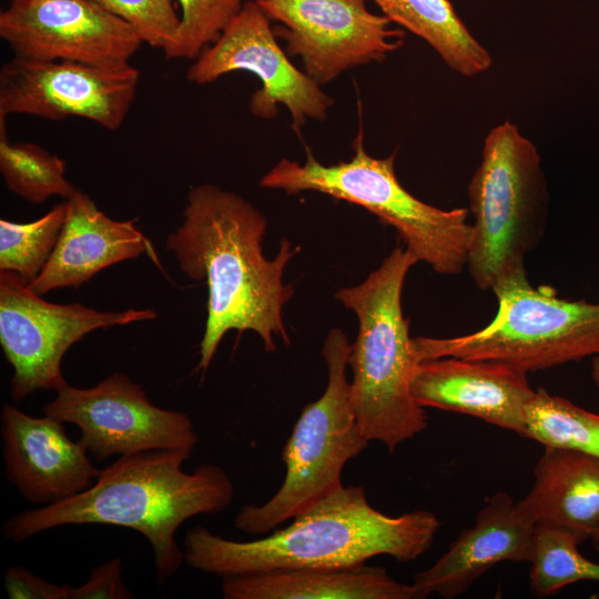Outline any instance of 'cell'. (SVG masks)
<instances>
[{"label": "cell", "mask_w": 599, "mask_h": 599, "mask_svg": "<svg viewBox=\"0 0 599 599\" xmlns=\"http://www.w3.org/2000/svg\"><path fill=\"white\" fill-rule=\"evenodd\" d=\"M293 519L252 541L194 527L185 534L184 562L222 579L276 569L355 567L379 555L408 562L430 548L440 526L427 510L389 516L375 509L363 486H343Z\"/></svg>", "instance_id": "obj_3"}, {"label": "cell", "mask_w": 599, "mask_h": 599, "mask_svg": "<svg viewBox=\"0 0 599 599\" xmlns=\"http://www.w3.org/2000/svg\"><path fill=\"white\" fill-rule=\"evenodd\" d=\"M0 422L6 477L28 502L41 507L62 501L100 476L88 448L68 436L64 423L10 404L2 407Z\"/></svg>", "instance_id": "obj_15"}, {"label": "cell", "mask_w": 599, "mask_h": 599, "mask_svg": "<svg viewBox=\"0 0 599 599\" xmlns=\"http://www.w3.org/2000/svg\"><path fill=\"white\" fill-rule=\"evenodd\" d=\"M530 491L518 501L537 524L572 534L579 544L599 531V458L545 447Z\"/></svg>", "instance_id": "obj_19"}, {"label": "cell", "mask_w": 599, "mask_h": 599, "mask_svg": "<svg viewBox=\"0 0 599 599\" xmlns=\"http://www.w3.org/2000/svg\"><path fill=\"white\" fill-rule=\"evenodd\" d=\"M122 19L141 41L163 52L173 44L180 17L172 0H92Z\"/></svg>", "instance_id": "obj_27"}, {"label": "cell", "mask_w": 599, "mask_h": 599, "mask_svg": "<svg viewBox=\"0 0 599 599\" xmlns=\"http://www.w3.org/2000/svg\"><path fill=\"white\" fill-rule=\"evenodd\" d=\"M352 351L339 328L328 332L322 348L328 379L323 395L304 406L282 451L286 467L277 493L263 505H244L235 527L248 535L270 532L343 487L346 463L369 440L361 430L351 399L346 367Z\"/></svg>", "instance_id": "obj_8"}, {"label": "cell", "mask_w": 599, "mask_h": 599, "mask_svg": "<svg viewBox=\"0 0 599 599\" xmlns=\"http://www.w3.org/2000/svg\"><path fill=\"white\" fill-rule=\"evenodd\" d=\"M123 564L114 558L91 569L89 579L81 586L71 587L69 599H131L132 592L125 586Z\"/></svg>", "instance_id": "obj_28"}, {"label": "cell", "mask_w": 599, "mask_h": 599, "mask_svg": "<svg viewBox=\"0 0 599 599\" xmlns=\"http://www.w3.org/2000/svg\"><path fill=\"white\" fill-rule=\"evenodd\" d=\"M180 27L166 59H196L221 35L248 0H175Z\"/></svg>", "instance_id": "obj_26"}, {"label": "cell", "mask_w": 599, "mask_h": 599, "mask_svg": "<svg viewBox=\"0 0 599 599\" xmlns=\"http://www.w3.org/2000/svg\"><path fill=\"white\" fill-rule=\"evenodd\" d=\"M155 317L151 308L102 312L81 303H50L17 273L0 271V345L13 369L11 397L20 402L65 386L62 358L90 332Z\"/></svg>", "instance_id": "obj_9"}, {"label": "cell", "mask_w": 599, "mask_h": 599, "mask_svg": "<svg viewBox=\"0 0 599 599\" xmlns=\"http://www.w3.org/2000/svg\"><path fill=\"white\" fill-rule=\"evenodd\" d=\"M416 263L408 250L396 246L363 283L335 294L358 319L348 357L358 426L369 441L382 443L390 453L428 424L425 408L410 393V378L419 362L402 308L405 278Z\"/></svg>", "instance_id": "obj_4"}, {"label": "cell", "mask_w": 599, "mask_h": 599, "mask_svg": "<svg viewBox=\"0 0 599 599\" xmlns=\"http://www.w3.org/2000/svg\"><path fill=\"white\" fill-rule=\"evenodd\" d=\"M139 81L140 72L130 63L108 67L13 57L0 70V116H78L113 131L124 122Z\"/></svg>", "instance_id": "obj_13"}, {"label": "cell", "mask_w": 599, "mask_h": 599, "mask_svg": "<svg viewBox=\"0 0 599 599\" xmlns=\"http://www.w3.org/2000/svg\"><path fill=\"white\" fill-rule=\"evenodd\" d=\"M6 119L0 116V172L7 187L33 204L69 199L78 189L67 179L63 160L38 144L11 142Z\"/></svg>", "instance_id": "obj_23"}, {"label": "cell", "mask_w": 599, "mask_h": 599, "mask_svg": "<svg viewBox=\"0 0 599 599\" xmlns=\"http://www.w3.org/2000/svg\"><path fill=\"white\" fill-rule=\"evenodd\" d=\"M596 357H597V359H598V362H599V356H596Z\"/></svg>", "instance_id": "obj_32"}, {"label": "cell", "mask_w": 599, "mask_h": 599, "mask_svg": "<svg viewBox=\"0 0 599 599\" xmlns=\"http://www.w3.org/2000/svg\"><path fill=\"white\" fill-rule=\"evenodd\" d=\"M42 412L78 426L80 440L98 460L150 449L192 454L199 441L185 413L155 406L144 389L122 372L89 388L67 384Z\"/></svg>", "instance_id": "obj_10"}, {"label": "cell", "mask_w": 599, "mask_h": 599, "mask_svg": "<svg viewBox=\"0 0 599 599\" xmlns=\"http://www.w3.org/2000/svg\"><path fill=\"white\" fill-rule=\"evenodd\" d=\"M276 38L268 17L248 0L216 41L199 54L186 78L202 85L232 71L251 72L262 83L250 100L252 114L270 120L282 104L300 134L306 120L324 121L334 100L290 61Z\"/></svg>", "instance_id": "obj_11"}, {"label": "cell", "mask_w": 599, "mask_h": 599, "mask_svg": "<svg viewBox=\"0 0 599 599\" xmlns=\"http://www.w3.org/2000/svg\"><path fill=\"white\" fill-rule=\"evenodd\" d=\"M579 541L567 530L537 525L529 586L538 597H548L582 580L599 582V564L583 557Z\"/></svg>", "instance_id": "obj_24"}, {"label": "cell", "mask_w": 599, "mask_h": 599, "mask_svg": "<svg viewBox=\"0 0 599 599\" xmlns=\"http://www.w3.org/2000/svg\"><path fill=\"white\" fill-rule=\"evenodd\" d=\"M410 393L424 408L466 414L521 435L535 390L527 373L510 364L440 357L416 365Z\"/></svg>", "instance_id": "obj_16"}, {"label": "cell", "mask_w": 599, "mask_h": 599, "mask_svg": "<svg viewBox=\"0 0 599 599\" xmlns=\"http://www.w3.org/2000/svg\"><path fill=\"white\" fill-rule=\"evenodd\" d=\"M190 455L180 449L122 455L101 469L89 489L7 519L3 537L18 544L64 525L130 528L150 542L156 578L164 582L184 562L177 528L194 516L221 512L234 497L233 483L220 466L203 464L185 471L182 466Z\"/></svg>", "instance_id": "obj_2"}, {"label": "cell", "mask_w": 599, "mask_h": 599, "mask_svg": "<svg viewBox=\"0 0 599 599\" xmlns=\"http://www.w3.org/2000/svg\"><path fill=\"white\" fill-rule=\"evenodd\" d=\"M67 213L65 202L29 223L0 220V271L17 273L27 284L34 281L49 261Z\"/></svg>", "instance_id": "obj_25"}, {"label": "cell", "mask_w": 599, "mask_h": 599, "mask_svg": "<svg viewBox=\"0 0 599 599\" xmlns=\"http://www.w3.org/2000/svg\"><path fill=\"white\" fill-rule=\"evenodd\" d=\"M521 436L545 447L578 450L599 458V414L544 388L535 390L525 408Z\"/></svg>", "instance_id": "obj_22"}, {"label": "cell", "mask_w": 599, "mask_h": 599, "mask_svg": "<svg viewBox=\"0 0 599 599\" xmlns=\"http://www.w3.org/2000/svg\"><path fill=\"white\" fill-rule=\"evenodd\" d=\"M392 22L426 41L448 68L475 77L493 64L449 0H370Z\"/></svg>", "instance_id": "obj_21"}, {"label": "cell", "mask_w": 599, "mask_h": 599, "mask_svg": "<svg viewBox=\"0 0 599 599\" xmlns=\"http://www.w3.org/2000/svg\"><path fill=\"white\" fill-rule=\"evenodd\" d=\"M0 37L22 59L108 67L129 64L143 43L92 0H10L0 13Z\"/></svg>", "instance_id": "obj_14"}, {"label": "cell", "mask_w": 599, "mask_h": 599, "mask_svg": "<svg viewBox=\"0 0 599 599\" xmlns=\"http://www.w3.org/2000/svg\"><path fill=\"white\" fill-rule=\"evenodd\" d=\"M353 146L349 161L332 165L318 162L309 149L304 163L282 159L260 184L286 194L314 191L359 205L394 227L418 262L443 275L463 272L473 241L468 210H441L410 194L396 176V152L383 159L369 155L362 129Z\"/></svg>", "instance_id": "obj_5"}, {"label": "cell", "mask_w": 599, "mask_h": 599, "mask_svg": "<svg viewBox=\"0 0 599 599\" xmlns=\"http://www.w3.org/2000/svg\"><path fill=\"white\" fill-rule=\"evenodd\" d=\"M71 587L52 583L19 566L4 572V588L11 599H69Z\"/></svg>", "instance_id": "obj_29"}, {"label": "cell", "mask_w": 599, "mask_h": 599, "mask_svg": "<svg viewBox=\"0 0 599 599\" xmlns=\"http://www.w3.org/2000/svg\"><path fill=\"white\" fill-rule=\"evenodd\" d=\"M225 599H420L378 566L276 569L224 578Z\"/></svg>", "instance_id": "obj_20"}, {"label": "cell", "mask_w": 599, "mask_h": 599, "mask_svg": "<svg viewBox=\"0 0 599 599\" xmlns=\"http://www.w3.org/2000/svg\"><path fill=\"white\" fill-rule=\"evenodd\" d=\"M474 217L467 268L477 287L526 272L525 260L542 237L549 195L535 144L505 121L484 140L468 184Z\"/></svg>", "instance_id": "obj_6"}, {"label": "cell", "mask_w": 599, "mask_h": 599, "mask_svg": "<svg viewBox=\"0 0 599 599\" xmlns=\"http://www.w3.org/2000/svg\"><path fill=\"white\" fill-rule=\"evenodd\" d=\"M537 524L504 491L493 495L447 551L414 582L420 599L430 593L451 599L465 593L487 570L501 561L530 562Z\"/></svg>", "instance_id": "obj_17"}, {"label": "cell", "mask_w": 599, "mask_h": 599, "mask_svg": "<svg viewBox=\"0 0 599 599\" xmlns=\"http://www.w3.org/2000/svg\"><path fill=\"white\" fill-rule=\"evenodd\" d=\"M498 308L484 328L449 338L416 337L418 362L440 357L497 361L527 374L599 356V303L570 301L534 287L527 272L491 290Z\"/></svg>", "instance_id": "obj_7"}, {"label": "cell", "mask_w": 599, "mask_h": 599, "mask_svg": "<svg viewBox=\"0 0 599 599\" xmlns=\"http://www.w3.org/2000/svg\"><path fill=\"white\" fill-rule=\"evenodd\" d=\"M67 213L55 247L40 275L28 284L39 295L79 287L100 271L146 255L160 267L158 254L134 220L116 221L77 190L65 201Z\"/></svg>", "instance_id": "obj_18"}, {"label": "cell", "mask_w": 599, "mask_h": 599, "mask_svg": "<svg viewBox=\"0 0 599 599\" xmlns=\"http://www.w3.org/2000/svg\"><path fill=\"white\" fill-rule=\"evenodd\" d=\"M183 223L166 238L180 270L207 285V317L200 343L197 369L205 372L223 338L232 329L255 332L266 352H274L275 336L291 341L283 322V306L293 295L283 284V272L298 252L284 238L274 260L262 250L266 219L242 196L213 184H201L187 194Z\"/></svg>", "instance_id": "obj_1"}, {"label": "cell", "mask_w": 599, "mask_h": 599, "mask_svg": "<svg viewBox=\"0 0 599 599\" xmlns=\"http://www.w3.org/2000/svg\"><path fill=\"white\" fill-rule=\"evenodd\" d=\"M268 19L282 23L274 33L285 51L302 59L305 73L318 85L342 72L383 61L404 44L405 33L374 14L367 0H254Z\"/></svg>", "instance_id": "obj_12"}, {"label": "cell", "mask_w": 599, "mask_h": 599, "mask_svg": "<svg viewBox=\"0 0 599 599\" xmlns=\"http://www.w3.org/2000/svg\"><path fill=\"white\" fill-rule=\"evenodd\" d=\"M590 540L593 549L599 554V531Z\"/></svg>", "instance_id": "obj_31"}, {"label": "cell", "mask_w": 599, "mask_h": 599, "mask_svg": "<svg viewBox=\"0 0 599 599\" xmlns=\"http://www.w3.org/2000/svg\"><path fill=\"white\" fill-rule=\"evenodd\" d=\"M592 378L599 390V362L597 357H593L592 359Z\"/></svg>", "instance_id": "obj_30"}]
</instances>
